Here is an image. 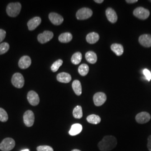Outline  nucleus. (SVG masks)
I'll use <instances>...</instances> for the list:
<instances>
[{
	"label": "nucleus",
	"mask_w": 151,
	"mask_h": 151,
	"mask_svg": "<svg viewBox=\"0 0 151 151\" xmlns=\"http://www.w3.org/2000/svg\"><path fill=\"white\" fill-rule=\"evenodd\" d=\"M116 138L112 135L105 136L98 143V147L101 151H110L113 150L117 145Z\"/></svg>",
	"instance_id": "f257e3e1"
},
{
	"label": "nucleus",
	"mask_w": 151,
	"mask_h": 151,
	"mask_svg": "<svg viewBox=\"0 0 151 151\" xmlns=\"http://www.w3.org/2000/svg\"><path fill=\"white\" fill-rule=\"evenodd\" d=\"M21 9L22 5L20 3H10L7 5L6 8V12L9 16L15 17L20 14Z\"/></svg>",
	"instance_id": "f03ea898"
},
{
	"label": "nucleus",
	"mask_w": 151,
	"mask_h": 151,
	"mask_svg": "<svg viewBox=\"0 0 151 151\" xmlns=\"http://www.w3.org/2000/svg\"><path fill=\"white\" fill-rule=\"evenodd\" d=\"M15 146V142L12 138H6L0 144V149L2 151H10Z\"/></svg>",
	"instance_id": "7ed1b4c3"
},
{
	"label": "nucleus",
	"mask_w": 151,
	"mask_h": 151,
	"mask_svg": "<svg viewBox=\"0 0 151 151\" xmlns=\"http://www.w3.org/2000/svg\"><path fill=\"white\" fill-rule=\"evenodd\" d=\"M92 11L90 9L83 7L80 9L76 13V17L78 20H86L92 15Z\"/></svg>",
	"instance_id": "20e7f679"
},
{
	"label": "nucleus",
	"mask_w": 151,
	"mask_h": 151,
	"mask_svg": "<svg viewBox=\"0 0 151 151\" xmlns=\"http://www.w3.org/2000/svg\"><path fill=\"white\" fill-rule=\"evenodd\" d=\"M11 82L12 84L16 88H21L24 85L25 80L23 76L21 73H16L12 76Z\"/></svg>",
	"instance_id": "39448f33"
},
{
	"label": "nucleus",
	"mask_w": 151,
	"mask_h": 151,
	"mask_svg": "<svg viewBox=\"0 0 151 151\" xmlns=\"http://www.w3.org/2000/svg\"><path fill=\"white\" fill-rule=\"evenodd\" d=\"M150 12L149 10L142 7L136 8L133 11V15L139 19L145 20L150 16Z\"/></svg>",
	"instance_id": "423d86ee"
},
{
	"label": "nucleus",
	"mask_w": 151,
	"mask_h": 151,
	"mask_svg": "<svg viewBox=\"0 0 151 151\" xmlns=\"http://www.w3.org/2000/svg\"><path fill=\"white\" fill-rule=\"evenodd\" d=\"M24 124L27 127H31L34 123L35 116L34 114L32 111L27 110L24 114L23 116Z\"/></svg>",
	"instance_id": "0eeeda50"
},
{
	"label": "nucleus",
	"mask_w": 151,
	"mask_h": 151,
	"mask_svg": "<svg viewBox=\"0 0 151 151\" xmlns=\"http://www.w3.org/2000/svg\"><path fill=\"white\" fill-rule=\"evenodd\" d=\"M93 103L97 106L103 105L106 100V95L104 92H97L95 93L93 97Z\"/></svg>",
	"instance_id": "6e6552de"
},
{
	"label": "nucleus",
	"mask_w": 151,
	"mask_h": 151,
	"mask_svg": "<svg viewBox=\"0 0 151 151\" xmlns=\"http://www.w3.org/2000/svg\"><path fill=\"white\" fill-rule=\"evenodd\" d=\"M53 36L54 34L52 32L44 31L43 33H41L38 35V41L40 43H46L53 38Z\"/></svg>",
	"instance_id": "1a4fd4ad"
},
{
	"label": "nucleus",
	"mask_w": 151,
	"mask_h": 151,
	"mask_svg": "<svg viewBox=\"0 0 151 151\" xmlns=\"http://www.w3.org/2000/svg\"><path fill=\"white\" fill-rule=\"evenodd\" d=\"M27 100L32 106L38 105L40 101L38 93L34 91L29 92L27 95Z\"/></svg>",
	"instance_id": "9d476101"
},
{
	"label": "nucleus",
	"mask_w": 151,
	"mask_h": 151,
	"mask_svg": "<svg viewBox=\"0 0 151 151\" xmlns=\"http://www.w3.org/2000/svg\"><path fill=\"white\" fill-rule=\"evenodd\" d=\"M151 119L150 114L147 112H142L136 115L135 120L139 124H145L148 122Z\"/></svg>",
	"instance_id": "9b49d317"
},
{
	"label": "nucleus",
	"mask_w": 151,
	"mask_h": 151,
	"mask_svg": "<svg viewBox=\"0 0 151 151\" xmlns=\"http://www.w3.org/2000/svg\"><path fill=\"white\" fill-rule=\"evenodd\" d=\"M49 19L52 23L55 25H60L64 20L62 16L55 12L50 13L49 15Z\"/></svg>",
	"instance_id": "f8f14e48"
},
{
	"label": "nucleus",
	"mask_w": 151,
	"mask_h": 151,
	"mask_svg": "<svg viewBox=\"0 0 151 151\" xmlns=\"http://www.w3.org/2000/svg\"><path fill=\"white\" fill-rule=\"evenodd\" d=\"M32 64L31 58L27 55L22 57L19 62V67L22 69H27Z\"/></svg>",
	"instance_id": "ddd939ff"
},
{
	"label": "nucleus",
	"mask_w": 151,
	"mask_h": 151,
	"mask_svg": "<svg viewBox=\"0 0 151 151\" xmlns=\"http://www.w3.org/2000/svg\"><path fill=\"white\" fill-rule=\"evenodd\" d=\"M42 20L40 17H33L27 22V27L29 30L30 31L34 30L40 24Z\"/></svg>",
	"instance_id": "4468645a"
},
{
	"label": "nucleus",
	"mask_w": 151,
	"mask_h": 151,
	"mask_svg": "<svg viewBox=\"0 0 151 151\" xmlns=\"http://www.w3.org/2000/svg\"><path fill=\"white\" fill-rule=\"evenodd\" d=\"M139 42L143 47H151V35L150 34L142 35L139 38Z\"/></svg>",
	"instance_id": "2eb2a0df"
},
{
	"label": "nucleus",
	"mask_w": 151,
	"mask_h": 151,
	"mask_svg": "<svg viewBox=\"0 0 151 151\" xmlns=\"http://www.w3.org/2000/svg\"><path fill=\"white\" fill-rule=\"evenodd\" d=\"M106 16L108 20L111 23H115L117 22L118 16L115 11L111 8H108L106 10Z\"/></svg>",
	"instance_id": "dca6fc26"
},
{
	"label": "nucleus",
	"mask_w": 151,
	"mask_h": 151,
	"mask_svg": "<svg viewBox=\"0 0 151 151\" xmlns=\"http://www.w3.org/2000/svg\"><path fill=\"white\" fill-rule=\"evenodd\" d=\"M57 79L60 82L67 83L71 81L72 77L70 74L65 72H62L60 73L57 75Z\"/></svg>",
	"instance_id": "f3484780"
},
{
	"label": "nucleus",
	"mask_w": 151,
	"mask_h": 151,
	"mask_svg": "<svg viewBox=\"0 0 151 151\" xmlns=\"http://www.w3.org/2000/svg\"><path fill=\"white\" fill-rule=\"evenodd\" d=\"M82 130V126L80 124H73L70 128V129L69 131L70 135L72 136H75L80 134Z\"/></svg>",
	"instance_id": "a211bd4d"
},
{
	"label": "nucleus",
	"mask_w": 151,
	"mask_h": 151,
	"mask_svg": "<svg viewBox=\"0 0 151 151\" xmlns=\"http://www.w3.org/2000/svg\"><path fill=\"white\" fill-rule=\"evenodd\" d=\"M99 35L96 32H92L87 34L86 36L87 42L90 44H95L99 40Z\"/></svg>",
	"instance_id": "6ab92c4d"
},
{
	"label": "nucleus",
	"mask_w": 151,
	"mask_h": 151,
	"mask_svg": "<svg viewBox=\"0 0 151 151\" xmlns=\"http://www.w3.org/2000/svg\"><path fill=\"white\" fill-rule=\"evenodd\" d=\"M111 49L114 53H115L118 56H120L123 54L124 48L123 47L119 44H113L111 45Z\"/></svg>",
	"instance_id": "aec40b11"
},
{
	"label": "nucleus",
	"mask_w": 151,
	"mask_h": 151,
	"mask_svg": "<svg viewBox=\"0 0 151 151\" xmlns=\"http://www.w3.org/2000/svg\"><path fill=\"white\" fill-rule=\"evenodd\" d=\"M85 58L87 61L91 64H94L97 62V55L92 51L87 52L85 54Z\"/></svg>",
	"instance_id": "412c9836"
},
{
	"label": "nucleus",
	"mask_w": 151,
	"mask_h": 151,
	"mask_svg": "<svg viewBox=\"0 0 151 151\" xmlns=\"http://www.w3.org/2000/svg\"><path fill=\"white\" fill-rule=\"evenodd\" d=\"M72 35L70 32H64L60 35L58 39L60 42L66 43L70 42L72 39Z\"/></svg>",
	"instance_id": "4be33fe9"
},
{
	"label": "nucleus",
	"mask_w": 151,
	"mask_h": 151,
	"mask_svg": "<svg viewBox=\"0 0 151 151\" xmlns=\"http://www.w3.org/2000/svg\"><path fill=\"white\" fill-rule=\"evenodd\" d=\"M72 86L77 96H80L82 93V86L80 81L75 80L72 83Z\"/></svg>",
	"instance_id": "5701e85b"
},
{
	"label": "nucleus",
	"mask_w": 151,
	"mask_h": 151,
	"mask_svg": "<svg viewBox=\"0 0 151 151\" xmlns=\"http://www.w3.org/2000/svg\"><path fill=\"white\" fill-rule=\"evenodd\" d=\"M87 120L88 123L93 124H97L101 122V118L99 116L95 114H92L87 117Z\"/></svg>",
	"instance_id": "b1692460"
},
{
	"label": "nucleus",
	"mask_w": 151,
	"mask_h": 151,
	"mask_svg": "<svg viewBox=\"0 0 151 151\" xmlns=\"http://www.w3.org/2000/svg\"><path fill=\"white\" fill-rule=\"evenodd\" d=\"M82 55L80 52H77L73 54L71 58V62L73 65H78L81 62Z\"/></svg>",
	"instance_id": "393cba45"
},
{
	"label": "nucleus",
	"mask_w": 151,
	"mask_h": 151,
	"mask_svg": "<svg viewBox=\"0 0 151 151\" xmlns=\"http://www.w3.org/2000/svg\"><path fill=\"white\" fill-rule=\"evenodd\" d=\"M73 115L76 119H81L83 116L82 109L81 106L78 105L76 106L73 111Z\"/></svg>",
	"instance_id": "a878e982"
},
{
	"label": "nucleus",
	"mask_w": 151,
	"mask_h": 151,
	"mask_svg": "<svg viewBox=\"0 0 151 151\" xmlns=\"http://www.w3.org/2000/svg\"><path fill=\"white\" fill-rule=\"evenodd\" d=\"M89 71V67L86 64H82L78 67V72L80 75L85 76L87 75Z\"/></svg>",
	"instance_id": "bb28decb"
},
{
	"label": "nucleus",
	"mask_w": 151,
	"mask_h": 151,
	"mask_svg": "<svg viewBox=\"0 0 151 151\" xmlns=\"http://www.w3.org/2000/svg\"><path fill=\"white\" fill-rule=\"evenodd\" d=\"M63 64V60H56L53 65L51 66V70L53 72H55L58 69L60 68V67Z\"/></svg>",
	"instance_id": "cd10ccee"
},
{
	"label": "nucleus",
	"mask_w": 151,
	"mask_h": 151,
	"mask_svg": "<svg viewBox=\"0 0 151 151\" xmlns=\"http://www.w3.org/2000/svg\"><path fill=\"white\" fill-rule=\"evenodd\" d=\"M8 119L9 116L7 112L4 109L0 108V121L2 122H6L7 121Z\"/></svg>",
	"instance_id": "c85d7f7f"
},
{
	"label": "nucleus",
	"mask_w": 151,
	"mask_h": 151,
	"mask_svg": "<svg viewBox=\"0 0 151 151\" xmlns=\"http://www.w3.org/2000/svg\"><path fill=\"white\" fill-rule=\"evenodd\" d=\"M10 48V45L7 43H2L0 44V55L6 53Z\"/></svg>",
	"instance_id": "c756f323"
},
{
	"label": "nucleus",
	"mask_w": 151,
	"mask_h": 151,
	"mask_svg": "<svg viewBox=\"0 0 151 151\" xmlns=\"http://www.w3.org/2000/svg\"><path fill=\"white\" fill-rule=\"evenodd\" d=\"M37 150L38 151H54L53 148L49 146H38Z\"/></svg>",
	"instance_id": "7c9ffc66"
},
{
	"label": "nucleus",
	"mask_w": 151,
	"mask_h": 151,
	"mask_svg": "<svg viewBox=\"0 0 151 151\" xmlns=\"http://www.w3.org/2000/svg\"><path fill=\"white\" fill-rule=\"evenodd\" d=\"M143 75L145 76L146 80L147 81H150L151 80V72L147 69H144L143 70Z\"/></svg>",
	"instance_id": "2f4dec72"
},
{
	"label": "nucleus",
	"mask_w": 151,
	"mask_h": 151,
	"mask_svg": "<svg viewBox=\"0 0 151 151\" xmlns=\"http://www.w3.org/2000/svg\"><path fill=\"white\" fill-rule=\"evenodd\" d=\"M6 32L3 29H0V43L2 42L5 38Z\"/></svg>",
	"instance_id": "473e14b6"
},
{
	"label": "nucleus",
	"mask_w": 151,
	"mask_h": 151,
	"mask_svg": "<svg viewBox=\"0 0 151 151\" xmlns=\"http://www.w3.org/2000/svg\"><path fill=\"white\" fill-rule=\"evenodd\" d=\"M147 148L149 151H151V135L149 136L148 138V143H147Z\"/></svg>",
	"instance_id": "72a5a7b5"
},
{
	"label": "nucleus",
	"mask_w": 151,
	"mask_h": 151,
	"mask_svg": "<svg viewBox=\"0 0 151 151\" xmlns=\"http://www.w3.org/2000/svg\"><path fill=\"white\" fill-rule=\"evenodd\" d=\"M126 2L128 4H134L138 2V0H127Z\"/></svg>",
	"instance_id": "f704fd0d"
},
{
	"label": "nucleus",
	"mask_w": 151,
	"mask_h": 151,
	"mask_svg": "<svg viewBox=\"0 0 151 151\" xmlns=\"http://www.w3.org/2000/svg\"><path fill=\"white\" fill-rule=\"evenodd\" d=\"M95 2H96L97 4H101L104 2V1L103 0H95Z\"/></svg>",
	"instance_id": "c9c22d12"
},
{
	"label": "nucleus",
	"mask_w": 151,
	"mask_h": 151,
	"mask_svg": "<svg viewBox=\"0 0 151 151\" xmlns=\"http://www.w3.org/2000/svg\"><path fill=\"white\" fill-rule=\"evenodd\" d=\"M81 151L80 150H77V149H75V150H73L72 151Z\"/></svg>",
	"instance_id": "e433bc0d"
},
{
	"label": "nucleus",
	"mask_w": 151,
	"mask_h": 151,
	"mask_svg": "<svg viewBox=\"0 0 151 151\" xmlns=\"http://www.w3.org/2000/svg\"><path fill=\"white\" fill-rule=\"evenodd\" d=\"M22 151H29V150L28 149H25V150H23Z\"/></svg>",
	"instance_id": "4c0bfd02"
},
{
	"label": "nucleus",
	"mask_w": 151,
	"mask_h": 151,
	"mask_svg": "<svg viewBox=\"0 0 151 151\" xmlns=\"http://www.w3.org/2000/svg\"><path fill=\"white\" fill-rule=\"evenodd\" d=\"M150 1V2H151V1Z\"/></svg>",
	"instance_id": "58836bf2"
}]
</instances>
